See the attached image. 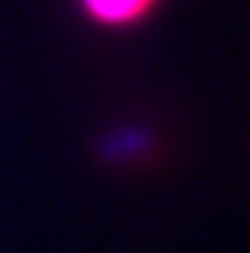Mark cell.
<instances>
[{"label":"cell","mask_w":250,"mask_h":253,"mask_svg":"<svg viewBox=\"0 0 250 253\" xmlns=\"http://www.w3.org/2000/svg\"><path fill=\"white\" fill-rule=\"evenodd\" d=\"M84 12L109 27H121V24H133L139 18H145L157 0H82Z\"/></svg>","instance_id":"cell-1"}]
</instances>
